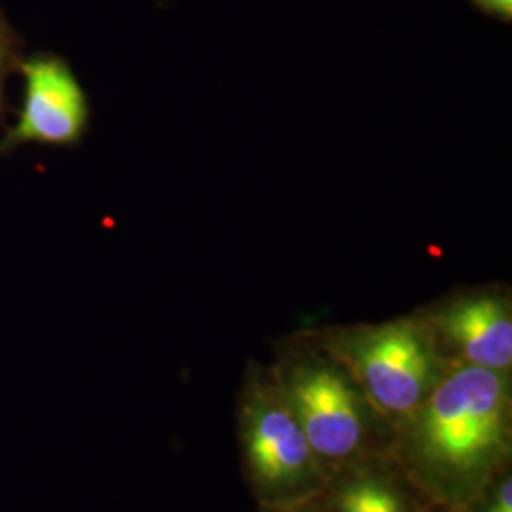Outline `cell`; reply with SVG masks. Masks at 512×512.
Segmentation results:
<instances>
[{
  "label": "cell",
  "instance_id": "obj_9",
  "mask_svg": "<svg viewBox=\"0 0 512 512\" xmlns=\"http://www.w3.org/2000/svg\"><path fill=\"white\" fill-rule=\"evenodd\" d=\"M478 8L486 10L488 14L501 19H511L512 0H473Z\"/></svg>",
  "mask_w": 512,
  "mask_h": 512
},
{
  "label": "cell",
  "instance_id": "obj_3",
  "mask_svg": "<svg viewBox=\"0 0 512 512\" xmlns=\"http://www.w3.org/2000/svg\"><path fill=\"white\" fill-rule=\"evenodd\" d=\"M241 437L251 478L275 509H293L323 488V465L277 387L256 385L241 408Z\"/></svg>",
  "mask_w": 512,
  "mask_h": 512
},
{
  "label": "cell",
  "instance_id": "obj_10",
  "mask_svg": "<svg viewBox=\"0 0 512 512\" xmlns=\"http://www.w3.org/2000/svg\"><path fill=\"white\" fill-rule=\"evenodd\" d=\"M490 512H512V484L511 478L503 480L497 494H495L494 503L490 507Z\"/></svg>",
  "mask_w": 512,
  "mask_h": 512
},
{
  "label": "cell",
  "instance_id": "obj_11",
  "mask_svg": "<svg viewBox=\"0 0 512 512\" xmlns=\"http://www.w3.org/2000/svg\"><path fill=\"white\" fill-rule=\"evenodd\" d=\"M279 512H308L304 511V505L302 507H293V509H277Z\"/></svg>",
  "mask_w": 512,
  "mask_h": 512
},
{
  "label": "cell",
  "instance_id": "obj_1",
  "mask_svg": "<svg viewBox=\"0 0 512 512\" xmlns=\"http://www.w3.org/2000/svg\"><path fill=\"white\" fill-rule=\"evenodd\" d=\"M509 412L505 372L467 363L442 372L410 414L406 456L421 482L450 503L473 497L509 450Z\"/></svg>",
  "mask_w": 512,
  "mask_h": 512
},
{
  "label": "cell",
  "instance_id": "obj_6",
  "mask_svg": "<svg viewBox=\"0 0 512 512\" xmlns=\"http://www.w3.org/2000/svg\"><path fill=\"white\" fill-rule=\"evenodd\" d=\"M429 329L456 349L467 365L497 372L511 368V306L501 296L459 298L433 315Z\"/></svg>",
  "mask_w": 512,
  "mask_h": 512
},
{
  "label": "cell",
  "instance_id": "obj_8",
  "mask_svg": "<svg viewBox=\"0 0 512 512\" xmlns=\"http://www.w3.org/2000/svg\"><path fill=\"white\" fill-rule=\"evenodd\" d=\"M21 61V42L10 23L0 14V126L6 124L10 105L6 99V80L18 69Z\"/></svg>",
  "mask_w": 512,
  "mask_h": 512
},
{
  "label": "cell",
  "instance_id": "obj_5",
  "mask_svg": "<svg viewBox=\"0 0 512 512\" xmlns=\"http://www.w3.org/2000/svg\"><path fill=\"white\" fill-rule=\"evenodd\" d=\"M23 107L16 126L0 139V154L23 145L74 147L88 128V97L69 63L59 55L38 52L21 57Z\"/></svg>",
  "mask_w": 512,
  "mask_h": 512
},
{
  "label": "cell",
  "instance_id": "obj_2",
  "mask_svg": "<svg viewBox=\"0 0 512 512\" xmlns=\"http://www.w3.org/2000/svg\"><path fill=\"white\" fill-rule=\"evenodd\" d=\"M338 355L366 401L391 416H410L444 372L437 338L414 319L353 330Z\"/></svg>",
  "mask_w": 512,
  "mask_h": 512
},
{
  "label": "cell",
  "instance_id": "obj_7",
  "mask_svg": "<svg viewBox=\"0 0 512 512\" xmlns=\"http://www.w3.org/2000/svg\"><path fill=\"white\" fill-rule=\"evenodd\" d=\"M338 512H410L399 490L378 475L353 478L338 499Z\"/></svg>",
  "mask_w": 512,
  "mask_h": 512
},
{
  "label": "cell",
  "instance_id": "obj_4",
  "mask_svg": "<svg viewBox=\"0 0 512 512\" xmlns=\"http://www.w3.org/2000/svg\"><path fill=\"white\" fill-rule=\"evenodd\" d=\"M277 389L321 465L353 458L363 448L368 401L346 368L315 357L296 359L281 372Z\"/></svg>",
  "mask_w": 512,
  "mask_h": 512
}]
</instances>
